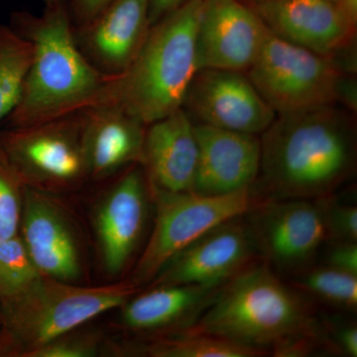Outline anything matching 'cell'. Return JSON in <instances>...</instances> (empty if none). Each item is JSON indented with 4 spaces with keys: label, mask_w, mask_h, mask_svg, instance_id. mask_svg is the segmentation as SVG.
<instances>
[{
    "label": "cell",
    "mask_w": 357,
    "mask_h": 357,
    "mask_svg": "<svg viewBox=\"0 0 357 357\" xmlns=\"http://www.w3.org/2000/svg\"><path fill=\"white\" fill-rule=\"evenodd\" d=\"M260 142L258 178L270 199L331 196L356 171V121L338 105L277 114Z\"/></svg>",
    "instance_id": "1"
},
{
    "label": "cell",
    "mask_w": 357,
    "mask_h": 357,
    "mask_svg": "<svg viewBox=\"0 0 357 357\" xmlns=\"http://www.w3.org/2000/svg\"><path fill=\"white\" fill-rule=\"evenodd\" d=\"M187 332L208 333L275 356L326 347L325 326L268 265H250L218 289Z\"/></svg>",
    "instance_id": "2"
},
{
    "label": "cell",
    "mask_w": 357,
    "mask_h": 357,
    "mask_svg": "<svg viewBox=\"0 0 357 357\" xmlns=\"http://www.w3.org/2000/svg\"><path fill=\"white\" fill-rule=\"evenodd\" d=\"M66 1L47 4L39 17L16 14L13 27L33 46L31 65L10 128L44 123L91 109L107 76L79 49Z\"/></svg>",
    "instance_id": "3"
},
{
    "label": "cell",
    "mask_w": 357,
    "mask_h": 357,
    "mask_svg": "<svg viewBox=\"0 0 357 357\" xmlns=\"http://www.w3.org/2000/svg\"><path fill=\"white\" fill-rule=\"evenodd\" d=\"M203 4L204 0H187L152 25L128 69L107 76L93 107H116L145 126L182 109L199 70Z\"/></svg>",
    "instance_id": "4"
},
{
    "label": "cell",
    "mask_w": 357,
    "mask_h": 357,
    "mask_svg": "<svg viewBox=\"0 0 357 357\" xmlns=\"http://www.w3.org/2000/svg\"><path fill=\"white\" fill-rule=\"evenodd\" d=\"M136 287L132 282L79 287L43 275L26 292L1 300L0 354L25 357L100 314L121 307Z\"/></svg>",
    "instance_id": "5"
},
{
    "label": "cell",
    "mask_w": 357,
    "mask_h": 357,
    "mask_svg": "<svg viewBox=\"0 0 357 357\" xmlns=\"http://www.w3.org/2000/svg\"><path fill=\"white\" fill-rule=\"evenodd\" d=\"M245 74L277 114L354 105V88L333 59L286 41L269 29Z\"/></svg>",
    "instance_id": "6"
},
{
    "label": "cell",
    "mask_w": 357,
    "mask_h": 357,
    "mask_svg": "<svg viewBox=\"0 0 357 357\" xmlns=\"http://www.w3.org/2000/svg\"><path fill=\"white\" fill-rule=\"evenodd\" d=\"M156 215L153 229L132 273L135 286L149 283L169 260L204 232L231 218L248 215L258 204L251 189L222 196L167 192L150 185Z\"/></svg>",
    "instance_id": "7"
},
{
    "label": "cell",
    "mask_w": 357,
    "mask_h": 357,
    "mask_svg": "<svg viewBox=\"0 0 357 357\" xmlns=\"http://www.w3.org/2000/svg\"><path fill=\"white\" fill-rule=\"evenodd\" d=\"M86 110L0 132V152L25 187L59 188L88 174Z\"/></svg>",
    "instance_id": "8"
},
{
    "label": "cell",
    "mask_w": 357,
    "mask_h": 357,
    "mask_svg": "<svg viewBox=\"0 0 357 357\" xmlns=\"http://www.w3.org/2000/svg\"><path fill=\"white\" fill-rule=\"evenodd\" d=\"M248 220L258 252L272 270L300 273L328 241L318 199H269L257 204Z\"/></svg>",
    "instance_id": "9"
},
{
    "label": "cell",
    "mask_w": 357,
    "mask_h": 357,
    "mask_svg": "<svg viewBox=\"0 0 357 357\" xmlns=\"http://www.w3.org/2000/svg\"><path fill=\"white\" fill-rule=\"evenodd\" d=\"M244 215L215 225L174 256L155 277L152 287L220 288L250 266L258 248L248 220H243Z\"/></svg>",
    "instance_id": "10"
},
{
    "label": "cell",
    "mask_w": 357,
    "mask_h": 357,
    "mask_svg": "<svg viewBox=\"0 0 357 357\" xmlns=\"http://www.w3.org/2000/svg\"><path fill=\"white\" fill-rule=\"evenodd\" d=\"M183 109L196 123L252 135L264 132L277 115L245 73L222 69L197 72Z\"/></svg>",
    "instance_id": "11"
},
{
    "label": "cell",
    "mask_w": 357,
    "mask_h": 357,
    "mask_svg": "<svg viewBox=\"0 0 357 357\" xmlns=\"http://www.w3.org/2000/svg\"><path fill=\"white\" fill-rule=\"evenodd\" d=\"M249 6L276 36L333 60L356 36L357 16L333 0H273Z\"/></svg>",
    "instance_id": "12"
},
{
    "label": "cell",
    "mask_w": 357,
    "mask_h": 357,
    "mask_svg": "<svg viewBox=\"0 0 357 357\" xmlns=\"http://www.w3.org/2000/svg\"><path fill=\"white\" fill-rule=\"evenodd\" d=\"M268 28L243 0H204L198 31L199 69L248 72Z\"/></svg>",
    "instance_id": "13"
},
{
    "label": "cell",
    "mask_w": 357,
    "mask_h": 357,
    "mask_svg": "<svg viewBox=\"0 0 357 357\" xmlns=\"http://www.w3.org/2000/svg\"><path fill=\"white\" fill-rule=\"evenodd\" d=\"M194 124L199 159L192 192L222 196L251 189L261 163L257 135Z\"/></svg>",
    "instance_id": "14"
},
{
    "label": "cell",
    "mask_w": 357,
    "mask_h": 357,
    "mask_svg": "<svg viewBox=\"0 0 357 357\" xmlns=\"http://www.w3.org/2000/svg\"><path fill=\"white\" fill-rule=\"evenodd\" d=\"M148 0H112L83 25L77 40L89 62L105 76L128 69L149 31Z\"/></svg>",
    "instance_id": "15"
},
{
    "label": "cell",
    "mask_w": 357,
    "mask_h": 357,
    "mask_svg": "<svg viewBox=\"0 0 357 357\" xmlns=\"http://www.w3.org/2000/svg\"><path fill=\"white\" fill-rule=\"evenodd\" d=\"M20 227L21 238L40 273L70 283L81 275L79 248L64 213L34 188L24 187Z\"/></svg>",
    "instance_id": "16"
},
{
    "label": "cell",
    "mask_w": 357,
    "mask_h": 357,
    "mask_svg": "<svg viewBox=\"0 0 357 357\" xmlns=\"http://www.w3.org/2000/svg\"><path fill=\"white\" fill-rule=\"evenodd\" d=\"M198 159L194 121L183 107L145 130L141 164L150 185L167 192H192Z\"/></svg>",
    "instance_id": "17"
},
{
    "label": "cell",
    "mask_w": 357,
    "mask_h": 357,
    "mask_svg": "<svg viewBox=\"0 0 357 357\" xmlns=\"http://www.w3.org/2000/svg\"><path fill=\"white\" fill-rule=\"evenodd\" d=\"M147 215V185L138 169L126 174L105 197L96 215L103 265L121 272L139 243Z\"/></svg>",
    "instance_id": "18"
},
{
    "label": "cell",
    "mask_w": 357,
    "mask_h": 357,
    "mask_svg": "<svg viewBox=\"0 0 357 357\" xmlns=\"http://www.w3.org/2000/svg\"><path fill=\"white\" fill-rule=\"evenodd\" d=\"M144 126L116 107L86 109L84 148L88 175L105 178L128 164L141 163Z\"/></svg>",
    "instance_id": "19"
},
{
    "label": "cell",
    "mask_w": 357,
    "mask_h": 357,
    "mask_svg": "<svg viewBox=\"0 0 357 357\" xmlns=\"http://www.w3.org/2000/svg\"><path fill=\"white\" fill-rule=\"evenodd\" d=\"M198 285L154 286L122 306V323L137 332L191 326L218 289Z\"/></svg>",
    "instance_id": "20"
},
{
    "label": "cell",
    "mask_w": 357,
    "mask_h": 357,
    "mask_svg": "<svg viewBox=\"0 0 357 357\" xmlns=\"http://www.w3.org/2000/svg\"><path fill=\"white\" fill-rule=\"evenodd\" d=\"M32 57L31 42L13 26L0 24V122L20 102Z\"/></svg>",
    "instance_id": "21"
},
{
    "label": "cell",
    "mask_w": 357,
    "mask_h": 357,
    "mask_svg": "<svg viewBox=\"0 0 357 357\" xmlns=\"http://www.w3.org/2000/svg\"><path fill=\"white\" fill-rule=\"evenodd\" d=\"M146 354L153 357H257L267 352L208 333L183 331L152 342Z\"/></svg>",
    "instance_id": "22"
},
{
    "label": "cell",
    "mask_w": 357,
    "mask_h": 357,
    "mask_svg": "<svg viewBox=\"0 0 357 357\" xmlns=\"http://www.w3.org/2000/svg\"><path fill=\"white\" fill-rule=\"evenodd\" d=\"M297 287L328 304L349 311L356 310L357 275L326 265L305 270Z\"/></svg>",
    "instance_id": "23"
},
{
    "label": "cell",
    "mask_w": 357,
    "mask_h": 357,
    "mask_svg": "<svg viewBox=\"0 0 357 357\" xmlns=\"http://www.w3.org/2000/svg\"><path fill=\"white\" fill-rule=\"evenodd\" d=\"M21 236L0 241V298L11 299L26 292L42 278Z\"/></svg>",
    "instance_id": "24"
},
{
    "label": "cell",
    "mask_w": 357,
    "mask_h": 357,
    "mask_svg": "<svg viewBox=\"0 0 357 357\" xmlns=\"http://www.w3.org/2000/svg\"><path fill=\"white\" fill-rule=\"evenodd\" d=\"M24 187L0 152V241L18 234Z\"/></svg>",
    "instance_id": "25"
},
{
    "label": "cell",
    "mask_w": 357,
    "mask_h": 357,
    "mask_svg": "<svg viewBox=\"0 0 357 357\" xmlns=\"http://www.w3.org/2000/svg\"><path fill=\"white\" fill-rule=\"evenodd\" d=\"M325 217L328 241L357 243V208L340 203L332 195L318 199Z\"/></svg>",
    "instance_id": "26"
},
{
    "label": "cell",
    "mask_w": 357,
    "mask_h": 357,
    "mask_svg": "<svg viewBox=\"0 0 357 357\" xmlns=\"http://www.w3.org/2000/svg\"><path fill=\"white\" fill-rule=\"evenodd\" d=\"M69 333L55 338L28 352L25 357H89L98 352V338L93 335L70 337Z\"/></svg>",
    "instance_id": "27"
},
{
    "label": "cell",
    "mask_w": 357,
    "mask_h": 357,
    "mask_svg": "<svg viewBox=\"0 0 357 357\" xmlns=\"http://www.w3.org/2000/svg\"><path fill=\"white\" fill-rule=\"evenodd\" d=\"M328 349L349 357L357 356V328L352 323H324Z\"/></svg>",
    "instance_id": "28"
},
{
    "label": "cell",
    "mask_w": 357,
    "mask_h": 357,
    "mask_svg": "<svg viewBox=\"0 0 357 357\" xmlns=\"http://www.w3.org/2000/svg\"><path fill=\"white\" fill-rule=\"evenodd\" d=\"M325 260L326 266L357 275V243H331Z\"/></svg>",
    "instance_id": "29"
},
{
    "label": "cell",
    "mask_w": 357,
    "mask_h": 357,
    "mask_svg": "<svg viewBox=\"0 0 357 357\" xmlns=\"http://www.w3.org/2000/svg\"><path fill=\"white\" fill-rule=\"evenodd\" d=\"M72 13L82 24H86L103 10L112 0H70Z\"/></svg>",
    "instance_id": "30"
},
{
    "label": "cell",
    "mask_w": 357,
    "mask_h": 357,
    "mask_svg": "<svg viewBox=\"0 0 357 357\" xmlns=\"http://www.w3.org/2000/svg\"><path fill=\"white\" fill-rule=\"evenodd\" d=\"M149 1L150 25L158 22L162 18L177 10L187 0H148Z\"/></svg>",
    "instance_id": "31"
},
{
    "label": "cell",
    "mask_w": 357,
    "mask_h": 357,
    "mask_svg": "<svg viewBox=\"0 0 357 357\" xmlns=\"http://www.w3.org/2000/svg\"><path fill=\"white\" fill-rule=\"evenodd\" d=\"M333 1L344 4L352 14L357 16V0H333Z\"/></svg>",
    "instance_id": "32"
},
{
    "label": "cell",
    "mask_w": 357,
    "mask_h": 357,
    "mask_svg": "<svg viewBox=\"0 0 357 357\" xmlns=\"http://www.w3.org/2000/svg\"><path fill=\"white\" fill-rule=\"evenodd\" d=\"M45 2H46V4L49 3H53V2H57V1H67V0H44Z\"/></svg>",
    "instance_id": "33"
},
{
    "label": "cell",
    "mask_w": 357,
    "mask_h": 357,
    "mask_svg": "<svg viewBox=\"0 0 357 357\" xmlns=\"http://www.w3.org/2000/svg\"><path fill=\"white\" fill-rule=\"evenodd\" d=\"M265 1H273V0H249L250 3H255V2H265Z\"/></svg>",
    "instance_id": "34"
}]
</instances>
